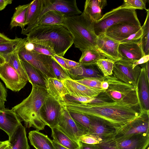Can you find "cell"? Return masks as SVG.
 Wrapping results in <instances>:
<instances>
[{"label":"cell","mask_w":149,"mask_h":149,"mask_svg":"<svg viewBox=\"0 0 149 149\" xmlns=\"http://www.w3.org/2000/svg\"><path fill=\"white\" fill-rule=\"evenodd\" d=\"M104 91L91 103H78L65 99L61 104L68 111L103 119L111 123L116 129L139 116L141 111L140 105L128 104L113 101L105 95Z\"/></svg>","instance_id":"1"},{"label":"cell","mask_w":149,"mask_h":149,"mask_svg":"<svg viewBox=\"0 0 149 149\" xmlns=\"http://www.w3.org/2000/svg\"><path fill=\"white\" fill-rule=\"evenodd\" d=\"M48 95L46 88L32 85L28 96L12 109L20 122H24L26 127H33L38 131L43 130L46 125L41 119L40 111Z\"/></svg>","instance_id":"2"},{"label":"cell","mask_w":149,"mask_h":149,"mask_svg":"<svg viewBox=\"0 0 149 149\" xmlns=\"http://www.w3.org/2000/svg\"><path fill=\"white\" fill-rule=\"evenodd\" d=\"M63 24L72 34L75 47L81 53L96 47L97 36L95 32L94 22L84 12L80 15L65 16Z\"/></svg>","instance_id":"3"},{"label":"cell","mask_w":149,"mask_h":149,"mask_svg":"<svg viewBox=\"0 0 149 149\" xmlns=\"http://www.w3.org/2000/svg\"><path fill=\"white\" fill-rule=\"evenodd\" d=\"M29 40L48 41L53 45L56 54L63 57L73 44V37L64 26L37 25L26 35Z\"/></svg>","instance_id":"4"},{"label":"cell","mask_w":149,"mask_h":149,"mask_svg":"<svg viewBox=\"0 0 149 149\" xmlns=\"http://www.w3.org/2000/svg\"><path fill=\"white\" fill-rule=\"evenodd\" d=\"M105 77L109 86L104 93L108 97L114 101L140 106L137 88L119 80L113 75Z\"/></svg>","instance_id":"5"},{"label":"cell","mask_w":149,"mask_h":149,"mask_svg":"<svg viewBox=\"0 0 149 149\" xmlns=\"http://www.w3.org/2000/svg\"><path fill=\"white\" fill-rule=\"evenodd\" d=\"M122 23L141 26L136 10L121 8L119 6L105 13L94 23L95 33L98 36L104 33L112 26Z\"/></svg>","instance_id":"6"},{"label":"cell","mask_w":149,"mask_h":149,"mask_svg":"<svg viewBox=\"0 0 149 149\" xmlns=\"http://www.w3.org/2000/svg\"><path fill=\"white\" fill-rule=\"evenodd\" d=\"M24 43L19 51L20 58L40 70L47 77L56 78L51 66V56L27 50L24 46Z\"/></svg>","instance_id":"7"},{"label":"cell","mask_w":149,"mask_h":149,"mask_svg":"<svg viewBox=\"0 0 149 149\" xmlns=\"http://www.w3.org/2000/svg\"><path fill=\"white\" fill-rule=\"evenodd\" d=\"M134 61L122 58L115 62L112 75L119 80L132 84L137 88V82L141 67L137 65L133 68Z\"/></svg>","instance_id":"8"},{"label":"cell","mask_w":149,"mask_h":149,"mask_svg":"<svg viewBox=\"0 0 149 149\" xmlns=\"http://www.w3.org/2000/svg\"><path fill=\"white\" fill-rule=\"evenodd\" d=\"M149 111L141 110L139 116L131 122L116 129L114 137L134 134H149Z\"/></svg>","instance_id":"9"},{"label":"cell","mask_w":149,"mask_h":149,"mask_svg":"<svg viewBox=\"0 0 149 149\" xmlns=\"http://www.w3.org/2000/svg\"><path fill=\"white\" fill-rule=\"evenodd\" d=\"M57 127L71 139L77 142L81 136L88 132L87 130L74 120L68 111L62 104L61 116Z\"/></svg>","instance_id":"10"},{"label":"cell","mask_w":149,"mask_h":149,"mask_svg":"<svg viewBox=\"0 0 149 149\" xmlns=\"http://www.w3.org/2000/svg\"><path fill=\"white\" fill-rule=\"evenodd\" d=\"M61 103L54 97L48 95L40 110L41 119L45 125L51 129L57 127L61 116Z\"/></svg>","instance_id":"11"},{"label":"cell","mask_w":149,"mask_h":149,"mask_svg":"<svg viewBox=\"0 0 149 149\" xmlns=\"http://www.w3.org/2000/svg\"><path fill=\"white\" fill-rule=\"evenodd\" d=\"M43 1L42 10L37 22L43 15L50 11L60 12L66 17L79 15L82 13L78 8L76 0H43Z\"/></svg>","instance_id":"12"},{"label":"cell","mask_w":149,"mask_h":149,"mask_svg":"<svg viewBox=\"0 0 149 149\" xmlns=\"http://www.w3.org/2000/svg\"><path fill=\"white\" fill-rule=\"evenodd\" d=\"M0 78L5 83L7 88L15 92L20 91L28 82L6 61L0 65Z\"/></svg>","instance_id":"13"},{"label":"cell","mask_w":149,"mask_h":149,"mask_svg":"<svg viewBox=\"0 0 149 149\" xmlns=\"http://www.w3.org/2000/svg\"><path fill=\"white\" fill-rule=\"evenodd\" d=\"M113 138L118 149H148L149 134L143 133Z\"/></svg>","instance_id":"14"},{"label":"cell","mask_w":149,"mask_h":149,"mask_svg":"<svg viewBox=\"0 0 149 149\" xmlns=\"http://www.w3.org/2000/svg\"><path fill=\"white\" fill-rule=\"evenodd\" d=\"M119 44L103 33L97 36L96 47L106 58L115 63L122 58L118 52Z\"/></svg>","instance_id":"15"},{"label":"cell","mask_w":149,"mask_h":149,"mask_svg":"<svg viewBox=\"0 0 149 149\" xmlns=\"http://www.w3.org/2000/svg\"><path fill=\"white\" fill-rule=\"evenodd\" d=\"M68 95L73 97L85 96L95 97L104 90L91 87L79 83L72 79L62 81Z\"/></svg>","instance_id":"16"},{"label":"cell","mask_w":149,"mask_h":149,"mask_svg":"<svg viewBox=\"0 0 149 149\" xmlns=\"http://www.w3.org/2000/svg\"><path fill=\"white\" fill-rule=\"evenodd\" d=\"M141 26L127 23H120L108 28L104 33L109 38L119 42L141 28Z\"/></svg>","instance_id":"17"},{"label":"cell","mask_w":149,"mask_h":149,"mask_svg":"<svg viewBox=\"0 0 149 149\" xmlns=\"http://www.w3.org/2000/svg\"><path fill=\"white\" fill-rule=\"evenodd\" d=\"M90 120L87 134H92L103 139L111 136L116 131L115 127L109 122L100 118L87 116Z\"/></svg>","instance_id":"18"},{"label":"cell","mask_w":149,"mask_h":149,"mask_svg":"<svg viewBox=\"0 0 149 149\" xmlns=\"http://www.w3.org/2000/svg\"><path fill=\"white\" fill-rule=\"evenodd\" d=\"M142 64L137 82L138 92L141 110L149 111V80L147 76L145 63Z\"/></svg>","instance_id":"19"},{"label":"cell","mask_w":149,"mask_h":149,"mask_svg":"<svg viewBox=\"0 0 149 149\" xmlns=\"http://www.w3.org/2000/svg\"><path fill=\"white\" fill-rule=\"evenodd\" d=\"M118 52L122 59L131 61L139 60L145 55L142 47L141 39L134 42L120 44Z\"/></svg>","instance_id":"20"},{"label":"cell","mask_w":149,"mask_h":149,"mask_svg":"<svg viewBox=\"0 0 149 149\" xmlns=\"http://www.w3.org/2000/svg\"><path fill=\"white\" fill-rule=\"evenodd\" d=\"M28 9L26 18V28L22 30L21 33L26 35L36 26L38 17L42 10L43 0H34Z\"/></svg>","instance_id":"21"},{"label":"cell","mask_w":149,"mask_h":149,"mask_svg":"<svg viewBox=\"0 0 149 149\" xmlns=\"http://www.w3.org/2000/svg\"><path fill=\"white\" fill-rule=\"evenodd\" d=\"M21 123L12 109L5 108L3 111L0 112V129L5 132L9 137Z\"/></svg>","instance_id":"22"},{"label":"cell","mask_w":149,"mask_h":149,"mask_svg":"<svg viewBox=\"0 0 149 149\" xmlns=\"http://www.w3.org/2000/svg\"><path fill=\"white\" fill-rule=\"evenodd\" d=\"M73 80H78L84 78H102L103 75L96 64L89 65L79 66L67 71Z\"/></svg>","instance_id":"23"},{"label":"cell","mask_w":149,"mask_h":149,"mask_svg":"<svg viewBox=\"0 0 149 149\" xmlns=\"http://www.w3.org/2000/svg\"><path fill=\"white\" fill-rule=\"evenodd\" d=\"M45 86L49 95L61 103L65 100L68 93L62 81L56 78H48L46 80Z\"/></svg>","instance_id":"24"},{"label":"cell","mask_w":149,"mask_h":149,"mask_svg":"<svg viewBox=\"0 0 149 149\" xmlns=\"http://www.w3.org/2000/svg\"><path fill=\"white\" fill-rule=\"evenodd\" d=\"M8 149H30L25 128L21 123L9 137Z\"/></svg>","instance_id":"25"},{"label":"cell","mask_w":149,"mask_h":149,"mask_svg":"<svg viewBox=\"0 0 149 149\" xmlns=\"http://www.w3.org/2000/svg\"><path fill=\"white\" fill-rule=\"evenodd\" d=\"M107 4L106 0H86L83 12L95 23L102 18L101 10Z\"/></svg>","instance_id":"26"},{"label":"cell","mask_w":149,"mask_h":149,"mask_svg":"<svg viewBox=\"0 0 149 149\" xmlns=\"http://www.w3.org/2000/svg\"><path fill=\"white\" fill-rule=\"evenodd\" d=\"M24 68L29 78V81L32 85H37L46 88L47 77L40 70L27 62L21 59Z\"/></svg>","instance_id":"27"},{"label":"cell","mask_w":149,"mask_h":149,"mask_svg":"<svg viewBox=\"0 0 149 149\" xmlns=\"http://www.w3.org/2000/svg\"><path fill=\"white\" fill-rule=\"evenodd\" d=\"M29 138L36 149H54L52 140L37 130L29 132Z\"/></svg>","instance_id":"28"},{"label":"cell","mask_w":149,"mask_h":149,"mask_svg":"<svg viewBox=\"0 0 149 149\" xmlns=\"http://www.w3.org/2000/svg\"><path fill=\"white\" fill-rule=\"evenodd\" d=\"M24 44L13 52L3 56L5 59L6 61L11 65L23 79L29 81L28 77L22 65L19 54L20 49Z\"/></svg>","instance_id":"29"},{"label":"cell","mask_w":149,"mask_h":149,"mask_svg":"<svg viewBox=\"0 0 149 149\" xmlns=\"http://www.w3.org/2000/svg\"><path fill=\"white\" fill-rule=\"evenodd\" d=\"M53 140L62 146L69 149H75L79 147V142L69 138L57 126L51 128Z\"/></svg>","instance_id":"30"},{"label":"cell","mask_w":149,"mask_h":149,"mask_svg":"<svg viewBox=\"0 0 149 149\" xmlns=\"http://www.w3.org/2000/svg\"><path fill=\"white\" fill-rule=\"evenodd\" d=\"M31 2L26 4L19 5L15 8V11L11 18L10 24L11 29L19 26L22 30L26 25V18L27 11Z\"/></svg>","instance_id":"31"},{"label":"cell","mask_w":149,"mask_h":149,"mask_svg":"<svg viewBox=\"0 0 149 149\" xmlns=\"http://www.w3.org/2000/svg\"><path fill=\"white\" fill-rule=\"evenodd\" d=\"M106 58L96 47L91 48L82 52L79 63L81 65H89L96 64L97 61Z\"/></svg>","instance_id":"32"},{"label":"cell","mask_w":149,"mask_h":149,"mask_svg":"<svg viewBox=\"0 0 149 149\" xmlns=\"http://www.w3.org/2000/svg\"><path fill=\"white\" fill-rule=\"evenodd\" d=\"M65 17L63 14L60 12L56 11H49L41 17L37 22L36 26L42 24L64 26Z\"/></svg>","instance_id":"33"},{"label":"cell","mask_w":149,"mask_h":149,"mask_svg":"<svg viewBox=\"0 0 149 149\" xmlns=\"http://www.w3.org/2000/svg\"><path fill=\"white\" fill-rule=\"evenodd\" d=\"M26 39L32 43L33 46V50L34 52L51 57L56 54L53 45L50 42L45 40Z\"/></svg>","instance_id":"34"},{"label":"cell","mask_w":149,"mask_h":149,"mask_svg":"<svg viewBox=\"0 0 149 149\" xmlns=\"http://www.w3.org/2000/svg\"><path fill=\"white\" fill-rule=\"evenodd\" d=\"M26 38L16 37L14 39L0 43V54L2 56L8 54L22 45Z\"/></svg>","instance_id":"35"},{"label":"cell","mask_w":149,"mask_h":149,"mask_svg":"<svg viewBox=\"0 0 149 149\" xmlns=\"http://www.w3.org/2000/svg\"><path fill=\"white\" fill-rule=\"evenodd\" d=\"M147 15L143 25L141 26L143 33L141 38L143 50L145 55L149 54V10L146 11Z\"/></svg>","instance_id":"36"},{"label":"cell","mask_w":149,"mask_h":149,"mask_svg":"<svg viewBox=\"0 0 149 149\" xmlns=\"http://www.w3.org/2000/svg\"><path fill=\"white\" fill-rule=\"evenodd\" d=\"M114 62L111 60L106 58L97 61L96 64L102 73L104 77L113 75Z\"/></svg>","instance_id":"37"},{"label":"cell","mask_w":149,"mask_h":149,"mask_svg":"<svg viewBox=\"0 0 149 149\" xmlns=\"http://www.w3.org/2000/svg\"><path fill=\"white\" fill-rule=\"evenodd\" d=\"M51 65L57 79L62 81L65 79L71 78L67 71L60 66L52 57Z\"/></svg>","instance_id":"38"},{"label":"cell","mask_w":149,"mask_h":149,"mask_svg":"<svg viewBox=\"0 0 149 149\" xmlns=\"http://www.w3.org/2000/svg\"><path fill=\"white\" fill-rule=\"evenodd\" d=\"M147 1L146 0H125L122 5L120 6V8L126 9L135 10H145Z\"/></svg>","instance_id":"39"},{"label":"cell","mask_w":149,"mask_h":149,"mask_svg":"<svg viewBox=\"0 0 149 149\" xmlns=\"http://www.w3.org/2000/svg\"><path fill=\"white\" fill-rule=\"evenodd\" d=\"M68 111L70 116L74 120L88 131L90 124V120L88 117L81 113Z\"/></svg>","instance_id":"40"},{"label":"cell","mask_w":149,"mask_h":149,"mask_svg":"<svg viewBox=\"0 0 149 149\" xmlns=\"http://www.w3.org/2000/svg\"><path fill=\"white\" fill-rule=\"evenodd\" d=\"M105 77L102 78H84L80 79L74 80L79 83L97 89H102L101 82L105 79Z\"/></svg>","instance_id":"41"},{"label":"cell","mask_w":149,"mask_h":149,"mask_svg":"<svg viewBox=\"0 0 149 149\" xmlns=\"http://www.w3.org/2000/svg\"><path fill=\"white\" fill-rule=\"evenodd\" d=\"M102 140V139L98 136L87 134L81 136L79 138V141L88 144H98Z\"/></svg>","instance_id":"42"},{"label":"cell","mask_w":149,"mask_h":149,"mask_svg":"<svg viewBox=\"0 0 149 149\" xmlns=\"http://www.w3.org/2000/svg\"><path fill=\"white\" fill-rule=\"evenodd\" d=\"M113 136L102 139L98 144L102 149H118L115 144Z\"/></svg>","instance_id":"43"},{"label":"cell","mask_w":149,"mask_h":149,"mask_svg":"<svg viewBox=\"0 0 149 149\" xmlns=\"http://www.w3.org/2000/svg\"><path fill=\"white\" fill-rule=\"evenodd\" d=\"M143 33V30L141 28L137 32L133 33L127 38L120 41L119 43H127L135 42L139 40L141 38Z\"/></svg>","instance_id":"44"},{"label":"cell","mask_w":149,"mask_h":149,"mask_svg":"<svg viewBox=\"0 0 149 149\" xmlns=\"http://www.w3.org/2000/svg\"><path fill=\"white\" fill-rule=\"evenodd\" d=\"M52 57L63 69L67 71L68 70V68L63 59V57H61L55 54L53 57Z\"/></svg>","instance_id":"45"},{"label":"cell","mask_w":149,"mask_h":149,"mask_svg":"<svg viewBox=\"0 0 149 149\" xmlns=\"http://www.w3.org/2000/svg\"><path fill=\"white\" fill-rule=\"evenodd\" d=\"M80 149H102L98 144H88L79 141Z\"/></svg>","instance_id":"46"},{"label":"cell","mask_w":149,"mask_h":149,"mask_svg":"<svg viewBox=\"0 0 149 149\" xmlns=\"http://www.w3.org/2000/svg\"><path fill=\"white\" fill-rule=\"evenodd\" d=\"M149 54L145 55L139 59L134 61L133 64V68L137 65H139L145 63L149 61Z\"/></svg>","instance_id":"47"},{"label":"cell","mask_w":149,"mask_h":149,"mask_svg":"<svg viewBox=\"0 0 149 149\" xmlns=\"http://www.w3.org/2000/svg\"><path fill=\"white\" fill-rule=\"evenodd\" d=\"M63 59L65 62L68 70L73 69L80 65L79 62L66 59L63 57Z\"/></svg>","instance_id":"48"},{"label":"cell","mask_w":149,"mask_h":149,"mask_svg":"<svg viewBox=\"0 0 149 149\" xmlns=\"http://www.w3.org/2000/svg\"><path fill=\"white\" fill-rule=\"evenodd\" d=\"M7 95V91L0 81V98L4 102L6 101Z\"/></svg>","instance_id":"49"},{"label":"cell","mask_w":149,"mask_h":149,"mask_svg":"<svg viewBox=\"0 0 149 149\" xmlns=\"http://www.w3.org/2000/svg\"><path fill=\"white\" fill-rule=\"evenodd\" d=\"M12 0H0V11L3 10L8 5L12 3Z\"/></svg>","instance_id":"50"},{"label":"cell","mask_w":149,"mask_h":149,"mask_svg":"<svg viewBox=\"0 0 149 149\" xmlns=\"http://www.w3.org/2000/svg\"><path fill=\"white\" fill-rule=\"evenodd\" d=\"M11 39L0 32V43L10 41Z\"/></svg>","instance_id":"51"},{"label":"cell","mask_w":149,"mask_h":149,"mask_svg":"<svg viewBox=\"0 0 149 149\" xmlns=\"http://www.w3.org/2000/svg\"><path fill=\"white\" fill-rule=\"evenodd\" d=\"M54 149H69L62 146L52 140ZM75 149H80V147Z\"/></svg>","instance_id":"52"},{"label":"cell","mask_w":149,"mask_h":149,"mask_svg":"<svg viewBox=\"0 0 149 149\" xmlns=\"http://www.w3.org/2000/svg\"><path fill=\"white\" fill-rule=\"evenodd\" d=\"M109 86V84L107 82L104 80L102 81L101 84V87L102 89L104 90L107 89Z\"/></svg>","instance_id":"53"},{"label":"cell","mask_w":149,"mask_h":149,"mask_svg":"<svg viewBox=\"0 0 149 149\" xmlns=\"http://www.w3.org/2000/svg\"><path fill=\"white\" fill-rule=\"evenodd\" d=\"M9 145L8 140L4 141L2 143L0 144V149H5Z\"/></svg>","instance_id":"54"},{"label":"cell","mask_w":149,"mask_h":149,"mask_svg":"<svg viewBox=\"0 0 149 149\" xmlns=\"http://www.w3.org/2000/svg\"><path fill=\"white\" fill-rule=\"evenodd\" d=\"M5 102L0 98V111H3L6 108H5Z\"/></svg>","instance_id":"55"},{"label":"cell","mask_w":149,"mask_h":149,"mask_svg":"<svg viewBox=\"0 0 149 149\" xmlns=\"http://www.w3.org/2000/svg\"><path fill=\"white\" fill-rule=\"evenodd\" d=\"M6 62V60L4 57L0 54V65Z\"/></svg>","instance_id":"56"},{"label":"cell","mask_w":149,"mask_h":149,"mask_svg":"<svg viewBox=\"0 0 149 149\" xmlns=\"http://www.w3.org/2000/svg\"><path fill=\"white\" fill-rule=\"evenodd\" d=\"M4 141H0V144L2 143H3L4 142Z\"/></svg>","instance_id":"57"},{"label":"cell","mask_w":149,"mask_h":149,"mask_svg":"<svg viewBox=\"0 0 149 149\" xmlns=\"http://www.w3.org/2000/svg\"><path fill=\"white\" fill-rule=\"evenodd\" d=\"M5 149H8V146H7V147Z\"/></svg>","instance_id":"58"},{"label":"cell","mask_w":149,"mask_h":149,"mask_svg":"<svg viewBox=\"0 0 149 149\" xmlns=\"http://www.w3.org/2000/svg\"><path fill=\"white\" fill-rule=\"evenodd\" d=\"M2 111H0V112H2Z\"/></svg>","instance_id":"59"}]
</instances>
